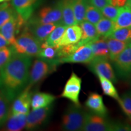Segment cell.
<instances>
[{
    "label": "cell",
    "instance_id": "obj_1",
    "mask_svg": "<svg viewBox=\"0 0 131 131\" xmlns=\"http://www.w3.org/2000/svg\"><path fill=\"white\" fill-rule=\"evenodd\" d=\"M32 57L17 53L0 70V89L11 102L27 87Z\"/></svg>",
    "mask_w": 131,
    "mask_h": 131
},
{
    "label": "cell",
    "instance_id": "obj_2",
    "mask_svg": "<svg viewBox=\"0 0 131 131\" xmlns=\"http://www.w3.org/2000/svg\"><path fill=\"white\" fill-rule=\"evenodd\" d=\"M15 53L33 57H37L41 49V43L37 40L26 27L11 45Z\"/></svg>",
    "mask_w": 131,
    "mask_h": 131
},
{
    "label": "cell",
    "instance_id": "obj_3",
    "mask_svg": "<svg viewBox=\"0 0 131 131\" xmlns=\"http://www.w3.org/2000/svg\"><path fill=\"white\" fill-rule=\"evenodd\" d=\"M86 114L80 105L70 104L67 108L62 118V128L68 131L82 130Z\"/></svg>",
    "mask_w": 131,
    "mask_h": 131
},
{
    "label": "cell",
    "instance_id": "obj_4",
    "mask_svg": "<svg viewBox=\"0 0 131 131\" xmlns=\"http://www.w3.org/2000/svg\"><path fill=\"white\" fill-rule=\"evenodd\" d=\"M62 18L61 1L52 6L42 8L35 16L29 19V24L60 23Z\"/></svg>",
    "mask_w": 131,
    "mask_h": 131
},
{
    "label": "cell",
    "instance_id": "obj_5",
    "mask_svg": "<svg viewBox=\"0 0 131 131\" xmlns=\"http://www.w3.org/2000/svg\"><path fill=\"white\" fill-rule=\"evenodd\" d=\"M56 67L57 66L53 63L41 58L35 60L29 72L27 86L32 88V86L41 81L46 77L54 71Z\"/></svg>",
    "mask_w": 131,
    "mask_h": 131
},
{
    "label": "cell",
    "instance_id": "obj_6",
    "mask_svg": "<svg viewBox=\"0 0 131 131\" xmlns=\"http://www.w3.org/2000/svg\"><path fill=\"white\" fill-rule=\"evenodd\" d=\"M112 63L118 77L122 79H128L131 75V42Z\"/></svg>",
    "mask_w": 131,
    "mask_h": 131
},
{
    "label": "cell",
    "instance_id": "obj_7",
    "mask_svg": "<svg viewBox=\"0 0 131 131\" xmlns=\"http://www.w3.org/2000/svg\"><path fill=\"white\" fill-rule=\"evenodd\" d=\"M26 22L21 16L16 13L15 15L0 28V33L7 40L10 45H13L16 40V36L19 34L21 27Z\"/></svg>",
    "mask_w": 131,
    "mask_h": 131
},
{
    "label": "cell",
    "instance_id": "obj_8",
    "mask_svg": "<svg viewBox=\"0 0 131 131\" xmlns=\"http://www.w3.org/2000/svg\"><path fill=\"white\" fill-rule=\"evenodd\" d=\"M113 123L109 122L105 117L87 113L82 130L84 131H111L112 130Z\"/></svg>",
    "mask_w": 131,
    "mask_h": 131
},
{
    "label": "cell",
    "instance_id": "obj_9",
    "mask_svg": "<svg viewBox=\"0 0 131 131\" xmlns=\"http://www.w3.org/2000/svg\"><path fill=\"white\" fill-rule=\"evenodd\" d=\"M82 80L75 72H72L66 83L63 91L61 94L63 98L71 101L75 105L80 106V93L81 89Z\"/></svg>",
    "mask_w": 131,
    "mask_h": 131
},
{
    "label": "cell",
    "instance_id": "obj_10",
    "mask_svg": "<svg viewBox=\"0 0 131 131\" xmlns=\"http://www.w3.org/2000/svg\"><path fill=\"white\" fill-rule=\"evenodd\" d=\"M94 59V54L89 43L82 45L72 54L66 58L57 60L58 65L63 63H86L89 64Z\"/></svg>",
    "mask_w": 131,
    "mask_h": 131
},
{
    "label": "cell",
    "instance_id": "obj_11",
    "mask_svg": "<svg viewBox=\"0 0 131 131\" xmlns=\"http://www.w3.org/2000/svg\"><path fill=\"white\" fill-rule=\"evenodd\" d=\"M89 69L95 74L104 77L113 83L117 82V78L112 65L107 59L94 58L89 63Z\"/></svg>",
    "mask_w": 131,
    "mask_h": 131
},
{
    "label": "cell",
    "instance_id": "obj_12",
    "mask_svg": "<svg viewBox=\"0 0 131 131\" xmlns=\"http://www.w3.org/2000/svg\"><path fill=\"white\" fill-rule=\"evenodd\" d=\"M31 87L27 86L12 101L10 108L11 114H26L30 112L32 99Z\"/></svg>",
    "mask_w": 131,
    "mask_h": 131
},
{
    "label": "cell",
    "instance_id": "obj_13",
    "mask_svg": "<svg viewBox=\"0 0 131 131\" xmlns=\"http://www.w3.org/2000/svg\"><path fill=\"white\" fill-rule=\"evenodd\" d=\"M51 111L52 107L50 105L39 109H32L27 115L25 128L27 130H32L40 126L48 118Z\"/></svg>",
    "mask_w": 131,
    "mask_h": 131
},
{
    "label": "cell",
    "instance_id": "obj_14",
    "mask_svg": "<svg viewBox=\"0 0 131 131\" xmlns=\"http://www.w3.org/2000/svg\"><path fill=\"white\" fill-rule=\"evenodd\" d=\"M39 0H12V6L26 23L32 17Z\"/></svg>",
    "mask_w": 131,
    "mask_h": 131
},
{
    "label": "cell",
    "instance_id": "obj_15",
    "mask_svg": "<svg viewBox=\"0 0 131 131\" xmlns=\"http://www.w3.org/2000/svg\"><path fill=\"white\" fill-rule=\"evenodd\" d=\"M60 23L49 24H29L26 27L37 40L42 43L49 37L54 29Z\"/></svg>",
    "mask_w": 131,
    "mask_h": 131
},
{
    "label": "cell",
    "instance_id": "obj_16",
    "mask_svg": "<svg viewBox=\"0 0 131 131\" xmlns=\"http://www.w3.org/2000/svg\"><path fill=\"white\" fill-rule=\"evenodd\" d=\"M85 105L94 114L106 117L108 111L103 103L102 96L97 93L92 92L87 98Z\"/></svg>",
    "mask_w": 131,
    "mask_h": 131
},
{
    "label": "cell",
    "instance_id": "obj_17",
    "mask_svg": "<svg viewBox=\"0 0 131 131\" xmlns=\"http://www.w3.org/2000/svg\"><path fill=\"white\" fill-rule=\"evenodd\" d=\"M81 29L78 24H74L66 27L61 38L58 42V47L72 44H76L81 40Z\"/></svg>",
    "mask_w": 131,
    "mask_h": 131
},
{
    "label": "cell",
    "instance_id": "obj_18",
    "mask_svg": "<svg viewBox=\"0 0 131 131\" xmlns=\"http://www.w3.org/2000/svg\"><path fill=\"white\" fill-rule=\"evenodd\" d=\"M80 24L82 31L81 40L78 42L80 45H86L99 38L100 37L94 24L86 20H83Z\"/></svg>",
    "mask_w": 131,
    "mask_h": 131
},
{
    "label": "cell",
    "instance_id": "obj_19",
    "mask_svg": "<svg viewBox=\"0 0 131 131\" xmlns=\"http://www.w3.org/2000/svg\"><path fill=\"white\" fill-rule=\"evenodd\" d=\"M27 115L11 114L3 127L4 130L7 131H19L23 130L26 126Z\"/></svg>",
    "mask_w": 131,
    "mask_h": 131
},
{
    "label": "cell",
    "instance_id": "obj_20",
    "mask_svg": "<svg viewBox=\"0 0 131 131\" xmlns=\"http://www.w3.org/2000/svg\"><path fill=\"white\" fill-rule=\"evenodd\" d=\"M120 28L131 29V6L127 3L119 7L118 14L114 21L115 30Z\"/></svg>",
    "mask_w": 131,
    "mask_h": 131
},
{
    "label": "cell",
    "instance_id": "obj_21",
    "mask_svg": "<svg viewBox=\"0 0 131 131\" xmlns=\"http://www.w3.org/2000/svg\"><path fill=\"white\" fill-rule=\"evenodd\" d=\"M89 45L92 50L94 58H104L109 60L107 39L100 37L94 41L89 42Z\"/></svg>",
    "mask_w": 131,
    "mask_h": 131
},
{
    "label": "cell",
    "instance_id": "obj_22",
    "mask_svg": "<svg viewBox=\"0 0 131 131\" xmlns=\"http://www.w3.org/2000/svg\"><path fill=\"white\" fill-rule=\"evenodd\" d=\"M61 4L62 18L60 23L68 26L77 24L75 21L72 0H60Z\"/></svg>",
    "mask_w": 131,
    "mask_h": 131
},
{
    "label": "cell",
    "instance_id": "obj_23",
    "mask_svg": "<svg viewBox=\"0 0 131 131\" xmlns=\"http://www.w3.org/2000/svg\"><path fill=\"white\" fill-rule=\"evenodd\" d=\"M56 100V96L53 95L46 92H37L32 96L31 106L32 109L46 107L51 105Z\"/></svg>",
    "mask_w": 131,
    "mask_h": 131
},
{
    "label": "cell",
    "instance_id": "obj_24",
    "mask_svg": "<svg viewBox=\"0 0 131 131\" xmlns=\"http://www.w3.org/2000/svg\"><path fill=\"white\" fill-rule=\"evenodd\" d=\"M66 27V26L63 24L61 23L58 24L53 31L50 33L49 37L45 40V41H44L41 44V48L46 47L58 48V42L60 41V39L61 38Z\"/></svg>",
    "mask_w": 131,
    "mask_h": 131
},
{
    "label": "cell",
    "instance_id": "obj_25",
    "mask_svg": "<svg viewBox=\"0 0 131 131\" xmlns=\"http://www.w3.org/2000/svg\"><path fill=\"white\" fill-rule=\"evenodd\" d=\"M95 28L100 37L107 39L115 30L114 21L103 17L95 24Z\"/></svg>",
    "mask_w": 131,
    "mask_h": 131
},
{
    "label": "cell",
    "instance_id": "obj_26",
    "mask_svg": "<svg viewBox=\"0 0 131 131\" xmlns=\"http://www.w3.org/2000/svg\"><path fill=\"white\" fill-rule=\"evenodd\" d=\"M11 101L0 89V127L4 126L10 114Z\"/></svg>",
    "mask_w": 131,
    "mask_h": 131
},
{
    "label": "cell",
    "instance_id": "obj_27",
    "mask_svg": "<svg viewBox=\"0 0 131 131\" xmlns=\"http://www.w3.org/2000/svg\"><path fill=\"white\" fill-rule=\"evenodd\" d=\"M107 40L109 52V60L112 61L126 47L129 42L114 38H109Z\"/></svg>",
    "mask_w": 131,
    "mask_h": 131
},
{
    "label": "cell",
    "instance_id": "obj_28",
    "mask_svg": "<svg viewBox=\"0 0 131 131\" xmlns=\"http://www.w3.org/2000/svg\"><path fill=\"white\" fill-rule=\"evenodd\" d=\"M75 21L80 24L84 19L86 10L89 4V0H72Z\"/></svg>",
    "mask_w": 131,
    "mask_h": 131
},
{
    "label": "cell",
    "instance_id": "obj_29",
    "mask_svg": "<svg viewBox=\"0 0 131 131\" xmlns=\"http://www.w3.org/2000/svg\"><path fill=\"white\" fill-rule=\"evenodd\" d=\"M11 3L6 1L0 4V28L16 14Z\"/></svg>",
    "mask_w": 131,
    "mask_h": 131
},
{
    "label": "cell",
    "instance_id": "obj_30",
    "mask_svg": "<svg viewBox=\"0 0 131 131\" xmlns=\"http://www.w3.org/2000/svg\"><path fill=\"white\" fill-rule=\"evenodd\" d=\"M98 77L99 78L101 88H102L104 94L114 98L116 100H118L119 96L112 82L107 78L101 76V75H98Z\"/></svg>",
    "mask_w": 131,
    "mask_h": 131
},
{
    "label": "cell",
    "instance_id": "obj_31",
    "mask_svg": "<svg viewBox=\"0 0 131 131\" xmlns=\"http://www.w3.org/2000/svg\"><path fill=\"white\" fill-rule=\"evenodd\" d=\"M37 57L42 60L49 61L53 63V64L58 66L57 63V60L58 59L57 57V48L51 47H43L41 49V50L38 54Z\"/></svg>",
    "mask_w": 131,
    "mask_h": 131
},
{
    "label": "cell",
    "instance_id": "obj_32",
    "mask_svg": "<svg viewBox=\"0 0 131 131\" xmlns=\"http://www.w3.org/2000/svg\"><path fill=\"white\" fill-rule=\"evenodd\" d=\"M103 18L101 10L89 3L87 6L84 20L88 21L93 24H96Z\"/></svg>",
    "mask_w": 131,
    "mask_h": 131
},
{
    "label": "cell",
    "instance_id": "obj_33",
    "mask_svg": "<svg viewBox=\"0 0 131 131\" xmlns=\"http://www.w3.org/2000/svg\"><path fill=\"white\" fill-rule=\"evenodd\" d=\"M114 38L122 41L131 42V29L120 28L114 30L107 39Z\"/></svg>",
    "mask_w": 131,
    "mask_h": 131
},
{
    "label": "cell",
    "instance_id": "obj_34",
    "mask_svg": "<svg viewBox=\"0 0 131 131\" xmlns=\"http://www.w3.org/2000/svg\"><path fill=\"white\" fill-rule=\"evenodd\" d=\"M117 101L124 114L131 120V92L124 94Z\"/></svg>",
    "mask_w": 131,
    "mask_h": 131
},
{
    "label": "cell",
    "instance_id": "obj_35",
    "mask_svg": "<svg viewBox=\"0 0 131 131\" xmlns=\"http://www.w3.org/2000/svg\"><path fill=\"white\" fill-rule=\"evenodd\" d=\"M119 9V7H115L109 4L103 7L100 10L103 17L115 21L118 14Z\"/></svg>",
    "mask_w": 131,
    "mask_h": 131
},
{
    "label": "cell",
    "instance_id": "obj_36",
    "mask_svg": "<svg viewBox=\"0 0 131 131\" xmlns=\"http://www.w3.org/2000/svg\"><path fill=\"white\" fill-rule=\"evenodd\" d=\"M14 53L15 52L12 46L0 49V70L9 61Z\"/></svg>",
    "mask_w": 131,
    "mask_h": 131
},
{
    "label": "cell",
    "instance_id": "obj_37",
    "mask_svg": "<svg viewBox=\"0 0 131 131\" xmlns=\"http://www.w3.org/2000/svg\"><path fill=\"white\" fill-rule=\"evenodd\" d=\"M112 130L116 131H126L131 130V126L127 124L122 123H113Z\"/></svg>",
    "mask_w": 131,
    "mask_h": 131
},
{
    "label": "cell",
    "instance_id": "obj_38",
    "mask_svg": "<svg viewBox=\"0 0 131 131\" xmlns=\"http://www.w3.org/2000/svg\"><path fill=\"white\" fill-rule=\"evenodd\" d=\"M89 2L90 4L100 10H101L107 4H109V0H89Z\"/></svg>",
    "mask_w": 131,
    "mask_h": 131
},
{
    "label": "cell",
    "instance_id": "obj_39",
    "mask_svg": "<svg viewBox=\"0 0 131 131\" xmlns=\"http://www.w3.org/2000/svg\"><path fill=\"white\" fill-rule=\"evenodd\" d=\"M109 4L117 7H122L127 4V0H109Z\"/></svg>",
    "mask_w": 131,
    "mask_h": 131
},
{
    "label": "cell",
    "instance_id": "obj_40",
    "mask_svg": "<svg viewBox=\"0 0 131 131\" xmlns=\"http://www.w3.org/2000/svg\"><path fill=\"white\" fill-rule=\"evenodd\" d=\"M9 45H10L9 44V42L3 37L2 34L0 33V49L4 48L6 47L9 46Z\"/></svg>",
    "mask_w": 131,
    "mask_h": 131
},
{
    "label": "cell",
    "instance_id": "obj_41",
    "mask_svg": "<svg viewBox=\"0 0 131 131\" xmlns=\"http://www.w3.org/2000/svg\"><path fill=\"white\" fill-rule=\"evenodd\" d=\"M9 0H0V3H3L6 2V1H9Z\"/></svg>",
    "mask_w": 131,
    "mask_h": 131
},
{
    "label": "cell",
    "instance_id": "obj_42",
    "mask_svg": "<svg viewBox=\"0 0 131 131\" xmlns=\"http://www.w3.org/2000/svg\"><path fill=\"white\" fill-rule=\"evenodd\" d=\"M127 4H129L131 6V0H127Z\"/></svg>",
    "mask_w": 131,
    "mask_h": 131
},
{
    "label": "cell",
    "instance_id": "obj_43",
    "mask_svg": "<svg viewBox=\"0 0 131 131\" xmlns=\"http://www.w3.org/2000/svg\"><path fill=\"white\" fill-rule=\"evenodd\" d=\"M129 81H130V83H131V75H130V76L129 77Z\"/></svg>",
    "mask_w": 131,
    "mask_h": 131
}]
</instances>
